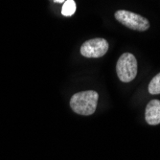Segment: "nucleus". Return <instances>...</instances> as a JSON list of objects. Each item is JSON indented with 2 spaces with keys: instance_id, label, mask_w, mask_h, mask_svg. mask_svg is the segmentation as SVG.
I'll use <instances>...</instances> for the list:
<instances>
[{
  "instance_id": "1",
  "label": "nucleus",
  "mask_w": 160,
  "mask_h": 160,
  "mask_svg": "<svg viewBox=\"0 0 160 160\" xmlns=\"http://www.w3.org/2000/svg\"><path fill=\"white\" fill-rule=\"evenodd\" d=\"M99 95L94 90L76 93L70 100V107L73 111L81 115H91L95 112Z\"/></svg>"
},
{
  "instance_id": "2",
  "label": "nucleus",
  "mask_w": 160,
  "mask_h": 160,
  "mask_svg": "<svg viewBox=\"0 0 160 160\" xmlns=\"http://www.w3.org/2000/svg\"><path fill=\"white\" fill-rule=\"evenodd\" d=\"M116 72L123 82H129L137 75V61L130 53L123 54L117 62Z\"/></svg>"
},
{
  "instance_id": "3",
  "label": "nucleus",
  "mask_w": 160,
  "mask_h": 160,
  "mask_svg": "<svg viewBox=\"0 0 160 160\" xmlns=\"http://www.w3.org/2000/svg\"><path fill=\"white\" fill-rule=\"evenodd\" d=\"M114 17L115 19H117L124 26L132 29V30L147 31L150 28V23L147 18L132 12L120 10L115 12Z\"/></svg>"
},
{
  "instance_id": "4",
  "label": "nucleus",
  "mask_w": 160,
  "mask_h": 160,
  "mask_svg": "<svg viewBox=\"0 0 160 160\" xmlns=\"http://www.w3.org/2000/svg\"><path fill=\"white\" fill-rule=\"evenodd\" d=\"M108 43L105 38H92L86 40L81 47V53L85 58H100L106 55Z\"/></svg>"
},
{
  "instance_id": "5",
  "label": "nucleus",
  "mask_w": 160,
  "mask_h": 160,
  "mask_svg": "<svg viewBox=\"0 0 160 160\" xmlns=\"http://www.w3.org/2000/svg\"><path fill=\"white\" fill-rule=\"evenodd\" d=\"M145 118L149 125L160 124V101L152 100L150 102L145 111Z\"/></svg>"
},
{
  "instance_id": "6",
  "label": "nucleus",
  "mask_w": 160,
  "mask_h": 160,
  "mask_svg": "<svg viewBox=\"0 0 160 160\" xmlns=\"http://www.w3.org/2000/svg\"><path fill=\"white\" fill-rule=\"evenodd\" d=\"M76 12V3L74 0H67L62 5V14L64 17H70Z\"/></svg>"
},
{
  "instance_id": "7",
  "label": "nucleus",
  "mask_w": 160,
  "mask_h": 160,
  "mask_svg": "<svg viewBox=\"0 0 160 160\" xmlns=\"http://www.w3.org/2000/svg\"><path fill=\"white\" fill-rule=\"evenodd\" d=\"M149 92L152 95L160 94V73H158L151 81L149 84Z\"/></svg>"
},
{
  "instance_id": "8",
  "label": "nucleus",
  "mask_w": 160,
  "mask_h": 160,
  "mask_svg": "<svg viewBox=\"0 0 160 160\" xmlns=\"http://www.w3.org/2000/svg\"><path fill=\"white\" fill-rule=\"evenodd\" d=\"M55 2H58V3H62V2H64L65 0H54Z\"/></svg>"
}]
</instances>
